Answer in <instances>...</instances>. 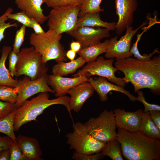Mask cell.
Masks as SVG:
<instances>
[{
	"label": "cell",
	"mask_w": 160,
	"mask_h": 160,
	"mask_svg": "<svg viewBox=\"0 0 160 160\" xmlns=\"http://www.w3.org/2000/svg\"><path fill=\"white\" fill-rule=\"evenodd\" d=\"M15 111L0 119V132L4 133L17 143L14 133V117Z\"/></svg>",
	"instance_id": "cell-26"
},
{
	"label": "cell",
	"mask_w": 160,
	"mask_h": 160,
	"mask_svg": "<svg viewBox=\"0 0 160 160\" xmlns=\"http://www.w3.org/2000/svg\"><path fill=\"white\" fill-rule=\"evenodd\" d=\"M117 128L135 132L139 131L144 113L141 109L134 112L127 111L124 109L116 108L113 111Z\"/></svg>",
	"instance_id": "cell-14"
},
{
	"label": "cell",
	"mask_w": 160,
	"mask_h": 160,
	"mask_svg": "<svg viewBox=\"0 0 160 160\" xmlns=\"http://www.w3.org/2000/svg\"><path fill=\"white\" fill-rule=\"evenodd\" d=\"M88 79L84 76L69 78L52 74L48 75L47 83L54 91L55 96L57 97L65 95L71 88L88 81Z\"/></svg>",
	"instance_id": "cell-17"
},
{
	"label": "cell",
	"mask_w": 160,
	"mask_h": 160,
	"mask_svg": "<svg viewBox=\"0 0 160 160\" xmlns=\"http://www.w3.org/2000/svg\"><path fill=\"white\" fill-rule=\"evenodd\" d=\"M16 109L15 103L0 100V119L8 116Z\"/></svg>",
	"instance_id": "cell-35"
},
{
	"label": "cell",
	"mask_w": 160,
	"mask_h": 160,
	"mask_svg": "<svg viewBox=\"0 0 160 160\" xmlns=\"http://www.w3.org/2000/svg\"><path fill=\"white\" fill-rule=\"evenodd\" d=\"M105 156L100 153L89 155L79 153L75 151L71 158L75 160H100L104 159Z\"/></svg>",
	"instance_id": "cell-33"
},
{
	"label": "cell",
	"mask_w": 160,
	"mask_h": 160,
	"mask_svg": "<svg viewBox=\"0 0 160 160\" xmlns=\"http://www.w3.org/2000/svg\"><path fill=\"white\" fill-rule=\"evenodd\" d=\"M116 14L118 17L115 31L119 35L131 26L134 15L138 7L137 0H115Z\"/></svg>",
	"instance_id": "cell-13"
},
{
	"label": "cell",
	"mask_w": 160,
	"mask_h": 160,
	"mask_svg": "<svg viewBox=\"0 0 160 160\" xmlns=\"http://www.w3.org/2000/svg\"><path fill=\"white\" fill-rule=\"evenodd\" d=\"M110 31L105 28L80 26L66 33L79 42L82 48L100 43L103 39L110 37Z\"/></svg>",
	"instance_id": "cell-12"
},
{
	"label": "cell",
	"mask_w": 160,
	"mask_h": 160,
	"mask_svg": "<svg viewBox=\"0 0 160 160\" xmlns=\"http://www.w3.org/2000/svg\"><path fill=\"white\" fill-rule=\"evenodd\" d=\"M15 2L21 11L40 24L44 23L47 20V16L44 14L41 8L44 0H15Z\"/></svg>",
	"instance_id": "cell-18"
},
{
	"label": "cell",
	"mask_w": 160,
	"mask_h": 160,
	"mask_svg": "<svg viewBox=\"0 0 160 160\" xmlns=\"http://www.w3.org/2000/svg\"><path fill=\"white\" fill-rule=\"evenodd\" d=\"M114 61L113 59H105L102 56H99L95 61L87 63L72 76H84L89 78L92 76H97L104 77L108 81L124 87L126 83L122 78L115 75L118 70L113 66Z\"/></svg>",
	"instance_id": "cell-9"
},
{
	"label": "cell",
	"mask_w": 160,
	"mask_h": 160,
	"mask_svg": "<svg viewBox=\"0 0 160 160\" xmlns=\"http://www.w3.org/2000/svg\"><path fill=\"white\" fill-rule=\"evenodd\" d=\"M147 23L144 22L135 29L131 26L127 27L125 34L119 40L117 36H115L109 40V43L105 57L108 59H122L132 57L133 55L130 52L132 39L138 30Z\"/></svg>",
	"instance_id": "cell-10"
},
{
	"label": "cell",
	"mask_w": 160,
	"mask_h": 160,
	"mask_svg": "<svg viewBox=\"0 0 160 160\" xmlns=\"http://www.w3.org/2000/svg\"><path fill=\"white\" fill-rule=\"evenodd\" d=\"M102 0H81L78 18L88 13L100 12L104 11L101 9L100 4Z\"/></svg>",
	"instance_id": "cell-27"
},
{
	"label": "cell",
	"mask_w": 160,
	"mask_h": 160,
	"mask_svg": "<svg viewBox=\"0 0 160 160\" xmlns=\"http://www.w3.org/2000/svg\"><path fill=\"white\" fill-rule=\"evenodd\" d=\"M69 100L70 97L66 95L50 99L47 92L39 93L37 96L31 100H26L15 111L14 130L17 131L23 125L31 121L36 120V117L42 114L45 109L54 105L65 106L73 120L69 107Z\"/></svg>",
	"instance_id": "cell-3"
},
{
	"label": "cell",
	"mask_w": 160,
	"mask_h": 160,
	"mask_svg": "<svg viewBox=\"0 0 160 160\" xmlns=\"http://www.w3.org/2000/svg\"><path fill=\"white\" fill-rule=\"evenodd\" d=\"M139 131L149 138L160 140V130L152 120L149 111L143 113Z\"/></svg>",
	"instance_id": "cell-24"
},
{
	"label": "cell",
	"mask_w": 160,
	"mask_h": 160,
	"mask_svg": "<svg viewBox=\"0 0 160 160\" xmlns=\"http://www.w3.org/2000/svg\"><path fill=\"white\" fill-rule=\"evenodd\" d=\"M76 52L71 49L68 50L66 53V56L70 61L74 60L76 56Z\"/></svg>",
	"instance_id": "cell-43"
},
{
	"label": "cell",
	"mask_w": 160,
	"mask_h": 160,
	"mask_svg": "<svg viewBox=\"0 0 160 160\" xmlns=\"http://www.w3.org/2000/svg\"><path fill=\"white\" fill-rule=\"evenodd\" d=\"M84 124L88 132L98 141L106 143L116 137L117 128L112 110L105 109L98 117L90 118Z\"/></svg>",
	"instance_id": "cell-8"
},
{
	"label": "cell",
	"mask_w": 160,
	"mask_h": 160,
	"mask_svg": "<svg viewBox=\"0 0 160 160\" xmlns=\"http://www.w3.org/2000/svg\"><path fill=\"white\" fill-rule=\"evenodd\" d=\"M88 81L92 86L98 95L100 101L102 102L107 100L108 98L107 95L111 91H117L124 94L133 102L137 100L136 97L129 91L125 90L124 87L109 82L104 77L100 76L90 77L88 78Z\"/></svg>",
	"instance_id": "cell-16"
},
{
	"label": "cell",
	"mask_w": 160,
	"mask_h": 160,
	"mask_svg": "<svg viewBox=\"0 0 160 160\" xmlns=\"http://www.w3.org/2000/svg\"><path fill=\"white\" fill-rule=\"evenodd\" d=\"M26 27L23 25L16 32L12 50L17 54L20 52V48L24 42Z\"/></svg>",
	"instance_id": "cell-31"
},
{
	"label": "cell",
	"mask_w": 160,
	"mask_h": 160,
	"mask_svg": "<svg viewBox=\"0 0 160 160\" xmlns=\"http://www.w3.org/2000/svg\"><path fill=\"white\" fill-rule=\"evenodd\" d=\"M19 89L17 87L0 85V100L15 103L17 100Z\"/></svg>",
	"instance_id": "cell-28"
},
{
	"label": "cell",
	"mask_w": 160,
	"mask_h": 160,
	"mask_svg": "<svg viewBox=\"0 0 160 160\" xmlns=\"http://www.w3.org/2000/svg\"><path fill=\"white\" fill-rule=\"evenodd\" d=\"M149 112L152 120L159 129L160 130V111L151 110Z\"/></svg>",
	"instance_id": "cell-39"
},
{
	"label": "cell",
	"mask_w": 160,
	"mask_h": 160,
	"mask_svg": "<svg viewBox=\"0 0 160 160\" xmlns=\"http://www.w3.org/2000/svg\"><path fill=\"white\" fill-rule=\"evenodd\" d=\"M48 75L47 73L35 80H31L28 76H25L19 80L17 87L19 89L18 97L15 103L16 108L20 107L26 100L38 93L47 92L55 93L47 83Z\"/></svg>",
	"instance_id": "cell-11"
},
{
	"label": "cell",
	"mask_w": 160,
	"mask_h": 160,
	"mask_svg": "<svg viewBox=\"0 0 160 160\" xmlns=\"http://www.w3.org/2000/svg\"><path fill=\"white\" fill-rule=\"evenodd\" d=\"M17 144L27 160H42V152L35 138L20 135L16 137Z\"/></svg>",
	"instance_id": "cell-19"
},
{
	"label": "cell",
	"mask_w": 160,
	"mask_h": 160,
	"mask_svg": "<svg viewBox=\"0 0 160 160\" xmlns=\"http://www.w3.org/2000/svg\"><path fill=\"white\" fill-rule=\"evenodd\" d=\"M8 17L9 19L17 21L26 27L32 28L31 18L22 11L10 13L8 15Z\"/></svg>",
	"instance_id": "cell-30"
},
{
	"label": "cell",
	"mask_w": 160,
	"mask_h": 160,
	"mask_svg": "<svg viewBox=\"0 0 160 160\" xmlns=\"http://www.w3.org/2000/svg\"><path fill=\"white\" fill-rule=\"evenodd\" d=\"M116 138L127 160H160V140L149 138L139 131L131 132L121 128H118Z\"/></svg>",
	"instance_id": "cell-2"
},
{
	"label": "cell",
	"mask_w": 160,
	"mask_h": 160,
	"mask_svg": "<svg viewBox=\"0 0 160 160\" xmlns=\"http://www.w3.org/2000/svg\"><path fill=\"white\" fill-rule=\"evenodd\" d=\"M31 19L32 28L34 31V33L37 35H41L44 33L45 32L41 26L40 24L36 20Z\"/></svg>",
	"instance_id": "cell-40"
},
{
	"label": "cell",
	"mask_w": 160,
	"mask_h": 160,
	"mask_svg": "<svg viewBox=\"0 0 160 160\" xmlns=\"http://www.w3.org/2000/svg\"><path fill=\"white\" fill-rule=\"evenodd\" d=\"M100 152L113 160H124L122 155L120 144L116 138L106 142Z\"/></svg>",
	"instance_id": "cell-25"
},
{
	"label": "cell",
	"mask_w": 160,
	"mask_h": 160,
	"mask_svg": "<svg viewBox=\"0 0 160 160\" xmlns=\"http://www.w3.org/2000/svg\"><path fill=\"white\" fill-rule=\"evenodd\" d=\"M12 48L9 46H4L2 48L0 58V85L16 87L17 86L19 80L13 79L5 65L6 60Z\"/></svg>",
	"instance_id": "cell-21"
},
{
	"label": "cell",
	"mask_w": 160,
	"mask_h": 160,
	"mask_svg": "<svg viewBox=\"0 0 160 160\" xmlns=\"http://www.w3.org/2000/svg\"><path fill=\"white\" fill-rule=\"evenodd\" d=\"M10 155V149L2 151L0 152V160H9Z\"/></svg>",
	"instance_id": "cell-41"
},
{
	"label": "cell",
	"mask_w": 160,
	"mask_h": 160,
	"mask_svg": "<svg viewBox=\"0 0 160 160\" xmlns=\"http://www.w3.org/2000/svg\"><path fill=\"white\" fill-rule=\"evenodd\" d=\"M138 95L136 97L137 100L142 103L144 105V109L143 112H147L151 110H158L160 111V106L157 105L150 104L148 103L145 98L143 92L140 90H138L137 92Z\"/></svg>",
	"instance_id": "cell-34"
},
{
	"label": "cell",
	"mask_w": 160,
	"mask_h": 160,
	"mask_svg": "<svg viewBox=\"0 0 160 160\" xmlns=\"http://www.w3.org/2000/svg\"><path fill=\"white\" fill-rule=\"evenodd\" d=\"M13 9L12 7L8 8L5 12L0 16V42H1L5 37L4 32L6 30L11 27L17 28L19 24L17 23H12L11 22L8 23L6 21L8 19V15L12 13Z\"/></svg>",
	"instance_id": "cell-29"
},
{
	"label": "cell",
	"mask_w": 160,
	"mask_h": 160,
	"mask_svg": "<svg viewBox=\"0 0 160 160\" xmlns=\"http://www.w3.org/2000/svg\"><path fill=\"white\" fill-rule=\"evenodd\" d=\"M80 6L76 4L53 8L48 15L49 29L58 34L71 31L76 27Z\"/></svg>",
	"instance_id": "cell-7"
},
{
	"label": "cell",
	"mask_w": 160,
	"mask_h": 160,
	"mask_svg": "<svg viewBox=\"0 0 160 160\" xmlns=\"http://www.w3.org/2000/svg\"><path fill=\"white\" fill-rule=\"evenodd\" d=\"M70 48L76 53H78L81 48L80 43L77 41H73L70 43Z\"/></svg>",
	"instance_id": "cell-42"
},
{
	"label": "cell",
	"mask_w": 160,
	"mask_h": 160,
	"mask_svg": "<svg viewBox=\"0 0 160 160\" xmlns=\"http://www.w3.org/2000/svg\"><path fill=\"white\" fill-rule=\"evenodd\" d=\"M86 62L83 58L80 56L75 60L65 63L61 61L54 65L52 72L53 75L63 76L75 73L79 68L82 67Z\"/></svg>",
	"instance_id": "cell-22"
},
{
	"label": "cell",
	"mask_w": 160,
	"mask_h": 160,
	"mask_svg": "<svg viewBox=\"0 0 160 160\" xmlns=\"http://www.w3.org/2000/svg\"><path fill=\"white\" fill-rule=\"evenodd\" d=\"M9 70L11 76L13 77L15 76L16 66L18 60L17 54L12 50L8 55Z\"/></svg>",
	"instance_id": "cell-37"
},
{
	"label": "cell",
	"mask_w": 160,
	"mask_h": 160,
	"mask_svg": "<svg viewBox=\"0 0 160 160\" xmlns=\"http://www.w3.org/2000/svg\"><path fill=\"white\" fill-rule=\"evenodd\" d=\"M17 54L15 74L16 77L24 75L35 80L47 73L46 63L43 61L41 54L33 46L22 48Z\"/></svg>",
	"instance_id": "cell-5"
},
{
	"label": "cell",
	"mask_w": 160,
	"mask_h": 160,
	"mask_svg": "<svg viewBox=\"0 0 160 160\" xmlns=\"http://www.w3.org/2000/svg\"><path fill=\"white\" fill-rule=\"evenodd\" d=\"M109 43V39L106 40L98 44L81 48L78 53L86 63L94 61L100 55L106 52Z\"/></svg>",
	"instance_id": "cell-23"
},
{
	"label": "cell",
	"mask_w": 160,
	"mask_h": 160,
	"mask_svg": "<svg viewBox=\"0 0 160 160\" xmlns=\"http://www.w3.org/2000/svg\"><path fill=\"white\" fill-rule=\"evenodd\" d=\"M44 1L48 7L53 8L74 4L80 6L81 2V0H44Z\"/></svg>",
	"instance_id": "cell-32"
},
{
	"label": "cell",
	"mask_w": 160,
	"mask_h": 160,
	"mask_svg": "<svg viewBox=\"0 0 160 160\" xmlns=\"http://www.w3.org/2000/svg\"><path fill=\"white\" fill-rule=\"evenodd\" d=\"M95 91L92 86L88 81L71 88L67 93L71 96L69 102L70 110L79 112L85 102L93 95Z\"/></svg>",
	"instance_id": "cell-15"
},
{
	"label": "cell",
	"mask_w": 160,
	"mask_h": 160,
	"mask_svg": "<svg viewBox=\"0 0 160 160\" xmlns=\"http://www.w3.org/2000/svg\"><path fill=\"white\" fill-rule=\"evenodd\" d=\"M115 68L122 72V79L131 83L135 93L142 89L148 88L153 93L160 94V55L147 61L130 57L116 58Z\"/></svg>",
	"instance_id": "cell-1"
},
{
	"label": "cell",
	"mask_w": 160,
	"mask_h": 160,
	"mask_svg": "<svg viewBox=\"0 0 160 160\" xmlns=\"http://www.w3.org/2000/svg\"><path fill=\"white\" fill-rule=\"evenodd\" d=\"M9 160H27L17 143L14 142L10 148Z\"/></svg>",
	"instance_id": "cell-36"
},
{
	"label": "cell",
	"mask_w": 160,
	"mask_h": 160,
	"mask_svg": "<svg viewBox=\"0 0 160 160\" xmlns=\"http://www.w3.org/2000/svg\"><path fill=\"white\" fill-rule=\"evenodd\" d=\"M116 23L103 21L101 19L100 12L88 13L78 18L76 27L80 26L102 27L108 29L110 31H115Z\"/></svg>",
	"instance_id": "cell-20"
},
{
	"label": "cell",
	"mask_w": 160,
	"mask_h": 160,
	"mask_svg": "<svg viewBox=\"0 0 160 160\" xmlns=\"http://www.w3.org/2000/svg\"><path fill=\"white\" fill-rule=\"evenodd\" d=\"M14 142L13 140L8 136H1L0 135V152L4 150L9 149Z\"/></svg>",
	"instance_id": "cell-38"
},
{
	"label": "cell",
	"mask_w": 160,
	"mask_h": 160,
	"mask_svg": "<svg viewBox=\"0 0 160 160\" xmlns=\"http://www.w3.org/2000/svg\"><path fill=\"white\" fill-rule=\"evenodd\" d=\"M73 127V131L66 135L70 149L89 155L100 153L103 150L106 143L92 137L87 131L84 124L80 122L74 123Z\"/></svg>",
	"instance_id": "cell-6"
},
{
	"label": "cell",
	"mask_w": 160,
	"mask_h": 160,
	"mask_svg": "<svg viewBox=\"0 0 160 160\" xmlns=\"http://www.w3.org/2000/svg\"><path fill=\"white\" fill-rule=\"evenodd\" d=\"M62 37V34H58L55 31L49 29L42 34L32 33L29 43L41 54L44 63H46L52 60L58 63L67 61L66 52L60 42Z\"/></svg>",
	"instance_id": "cell-4"
}]
</instances>
